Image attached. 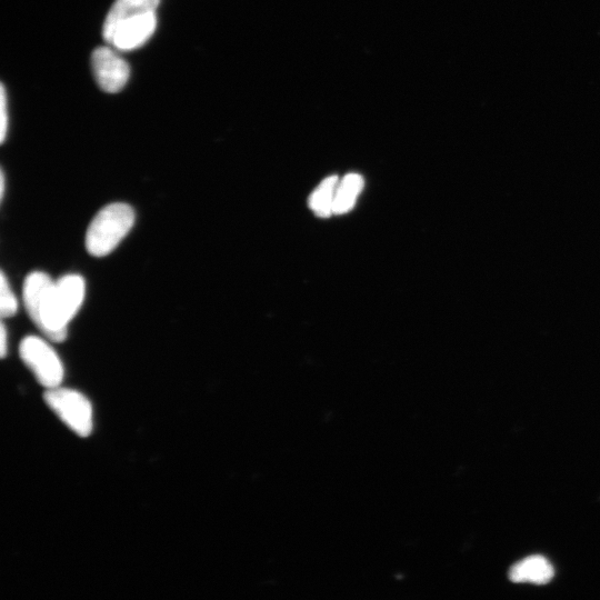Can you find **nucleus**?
Masks as SVG:
<instances>
[{
  "label": "nucleus",
  "instance_id": "f257e3e1",
  "mask_svg": "<svg viewBox=\"0 0 600 600\" xmlns=\"http://www.w3.org/2000/svg\"><path fill=\"white\" fill-rule=\"evenodd\" d=\"M86 284L80 275H66L54 282L43 272L29 274L23 297L27 313L34 324L50 340L62 343L68 325L79 312L85 299Z\"/></svg>",
  "mask_w": 600,
  "mask_h": 600
},
{
  "label": "nucleus",
  "instance_id": "f03ea898",
  "mask_svg": "<svg viewBox=\"0 0 600 600\" xmlns=\"http://www.w3.org/2000/svg\"><path fill=\"white\" fill-rule=\"evenodd\" d=\"M135 224V212L123 203L110 204L100 210L90 223L86 234L87 252L105 257L118 247Z\"/></svg>",
  "mask_w": 600,
  "mask_h": 600
},
{
  "label": "nucleus",
  "instance_id": "7ed1b4c3",
  "mask_svg": "<svg viewBox=\"0 0 600 600\" xmlns=\"http://www.w3.org/2000/svg\"><path fill=\"white\" fill-rule=\"evenodd\" d=\"M45 403L55 415L80 437H88L94 428V410L90 400L77 390L62 386L47 389Z\"/></svg>",
  "mask_w": 600,
  "mask_h": 600
},
{
  "label": "nucleus",
  "instance_id": "20e7f679",
  "mask_svg": "<svg viewBox=\"0 0 600 600\" xmlns=\"http://www.w3.org/2000/svg\"><path fill=\"white\" fill-rule=\"evenodd\" d=\"M20 358L40 385L53 389L62 385L65 369L56 350L37 336H27L19 347Z\"/></svg>",
  "mask_w": 600,
  "mask_h": 600
},
{
  "label": "nucleus",
  "instance_id": "39448f33",
  "mask_svg": "<svg viewBox=\"0 0 600 600\" xmlns=\"http://www.w3.org/2000/svg\"><path fill=\"white\" fill-rule=\"evenodd\" d=\"M92 66L96 82L104 92L116 94L126 86L130 67L126 60L117 54L115 48L104 46L95 49Z\"/></svg>",
  "mask_w": 600,
  "mask_h": 600
},
{
  "label": "nucleus",
  "instance_id": "423d86ee",
  "mask_svg": "<svg viewBox=\"0 0 600 600\" xmlns=\"http://www.w3.org/2000/svg\"><path fill=\"white\" fill-rule=\"evenodd\" d=\"M157 27L156 13H149L119 24L105 42L118 50V52H130V50L142 47L153 36Z\"/></svg>",
  "mask_w": 600,
  "mask_h": 600
},
{
  "label": "nucleus",
  "instance_id": "0eeeda50",
  "mask_svg": "<svg viewBox=\"0 0 600 600\" xmlns=\"http://www.w3.org/2000/svg\"><path fill=\"white\" fill-rule=\"evenodd\" d=\"M555 570L549 560L544 556H529L516 563L509 570V579L513 583L546 585L552 582Z\"/></svg>",
  "mask_w": 600,
  "mask_h": 600
},
{
  "label": "nucleus",
  "instance_id": "6e6552de",
  "mask_svg": "<svg viewBox=\"0 0 600 600\" xmlns=\"http://www.w3.org/2000/svg\"><path fill=\"white\" fill-rule=\"evenodd\" d=\"M160 0H116L105 19L103 27L104 39L126 20L156 13Z\"/></svg>",
  "mask_w": 600,
  "mask_h": 600
},
{
  "label": "nucleus",
  "instance_id": "1a4fd4ad",
  "mask_svg": "<svg viewBox=\"0 0 600 600\" xmlns=\"http://www.w3.org/2000/svg\"><path fill=\"white\" fill-rule=\"evenodd\" d=\"M363 188L364 179L358 174H348L343 180H340L336 192L334 214L342 215L352 210Z\"/></svg>",
  "mask_w": 600,
  "mask_h": 600
},
{
  "label": "nucleus",
  "instance_id": "9d476101",
  "mask_svg": "<svg viewBox=\"0 0 600 600\" xmlns=\"http://www.w3.org/2000/svg\"><path fill=\"white\" fill-rule=\"evenodd\" d=\"M337 176H330L320 184L309 198V207L319 217H329L334 214L336 192L339 185Z\"/></svg>",
  "mask_w": 600,
  "mask_h": 600
},
{
  "label": "nucleus",
  "instance_id": "9b49d317",
  "mask_svg": "<svg viewBox=\"0 0 600 600\" xmlns=\"http://www.w3.org/2000/svg\"><path fill=\"white\" fill-rule=\"evenodd\" d=\"M17 310L18 300L3 272L0 276V314L3 318H10L16 315Z\"/></svg>",
  "mask_w": 600,
  "mask_h": 600
},
{
  "label": "nucleus",
  "instance_id": "f8f14e48",
  "mask_svg": "<svg viewBox=\"0 0 600 600\" xmlns=\"http://www.w3.org/2000/svg\"><path fill=\"white\" fill-rule=\"evenodd\" d=\"M8 130V100L6 88L0 89V142L5 143Z\"/></svg>",
  "mask_w": 600,
  "mask_h": 600
},
{
  "label": "nucleus",
  "instance_id": "ddd939ff",
  "mask_svg": "<svg viewBox=\"0 0 600 600\" xmlns=\"http://www.w3.org/2000/svg\"><path fill=\"white\" fill-rule=\"evenodd\" d=\"M8 333L5 324L2 325V334H0V353H2V357L5 358L7 356L8 350Z\"/></svg>",
  "mask_w": 600,
  "mask_h": 600
},
{
  "label": "nucleus",
  "instance_id": "4468645a",
  "mask_svg": "<svg viewBox=\"0 0 600 600\" xmlns=\"http://www.w3.org/2000/svg\"><path fill=\"white\" fill-rule=\"evenodd\" d=\"M0 182H2V184H0V198H2V200H3L5 197V189H6V177H5L4 170H2V177H0Z\"/></svg>",
  "mask_w": 600,
  "mask_h": 600
}]
</instances>
